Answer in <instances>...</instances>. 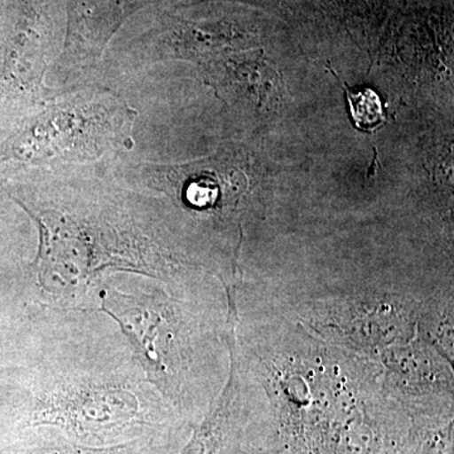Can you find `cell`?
Wrapping results in <instances>:
<instances>
[{
  "label": "cell",
  "mask_w": 454,
  "mask_h": 454,
  "mask_svg": "<svg viewBox=\"0 0 454 454\" xmlns=\"http://www.w3.org/2000/svg\"><path fill=\"white\" fill-rule=\"evenodd\" d=\"M125 121L127 112L103 98L51 106L0 145V167L97 158L121 138Z\"/></svg>",
  "instance_id": "cell-1"
},
{
  "label": "cell",
  "mask_w": 454,
  "mask_h": 454,
  "mask_svg": "<svg viewBox=\"0 0 454 454\" xmlns=\"http://www.w3.org/2000/svg\"><path fill=\"white\" fill-rule=\"evenodd\" d=\"M139 413L138 399L124 387H74L41 404L35 423L61 427L79 437L103 439L136 422Z\"/></svg>",
  "instance_id": "cell-2"
},
{
  "label": "cell",
  "mask_w": 454,
  "mask_h": 454,
  "mask_svg": "<svg viewBox=\"0 0 454 454\" xmlns=\"http://www.w3.org/2000/svg\"><path fill=\"white\" fill-rule=\"evenodd\" d=\"M103 309L118 322L122 333L155 384H164L168 375L167 348L169 343V317L164 303L145 295L131 297L119 292L103 293Z\"/></svg>",
  "instance_id": "cell-3"
},
{
  "label": "cell",
  "mask_w": 454,
  "mask_h": 454,
  "mask_svg": "<svg viewBox=\"0 0 454 454\" xmlns=\"http://www.w3.org/2000/svg\"><path fill=\"white\" fill-rule=\"evenodd\" d=\"M202 66L208 83L229 103L268 115L282 106V79L264 59L220 57Z\"/></svg>",
  "instance_id": "cell-4"
},
{
  "label": "cell",
  "mask_w": 454,
  "mask_h": 454,
  "mask_svg": "<svg viewBox=\"0 0 454 454\" xmlns=\"http://www.w3.org/2000/svg\"><path fill=\"white\" fill-rule=\"evenodd\" d=\"M146 0H70V35L64 59L83 65L97 59L122 20Z\"/></svg>",
  "instance_id": "cell-5"
},
{
  "label": "cell",
  "mask_w": 454,
  "mask_h": 454,
  "mask_svg": "<svg viewBox=\"0 0 454 454\" xmlns=\"http://www.w3.org/2000/svg\"><path fill=\"white\" fill-rule=\"evenodd\" d=\"M227 420L229 404L226 400H223L210 417L196 430L195 435L182 454H217L225 438Z\"/></svg>",
  "instance_id": "cell-6"
},
{
  "label": "cell",
  "mask_w": 454,
  "mask_h": 454,
  "mask_svg": "<svg viewBox=\"0 0 454 454\" xmlns=\"http://www.w3.org/2000/svg\"><path fill=\"white\" fill-rule=\"evenodd\" d=\"M346 97L351 113L352 121L357 129L369 131L376 129L385 121L380 98L372 89H351L346 83Z\"/></svg>",
  "instance_id": "cell-7"
},
{
  "label": "cell",
  "mask_w": 454,
  "mask_h": 454,
  "mask_svg": "<svg viewBox=\"0 0 454 454\" xmlns=\"http://www.w3.org/2000/svg\"><path fill=\"white\" fill-rule=\"evenodd\" d=\"M121 447L106 448V450H88L74 446H52L42 447L40 450H33L31 454H119Z\"/></svg>",
  "instance_id": "cell-8"
}]
</instances>
